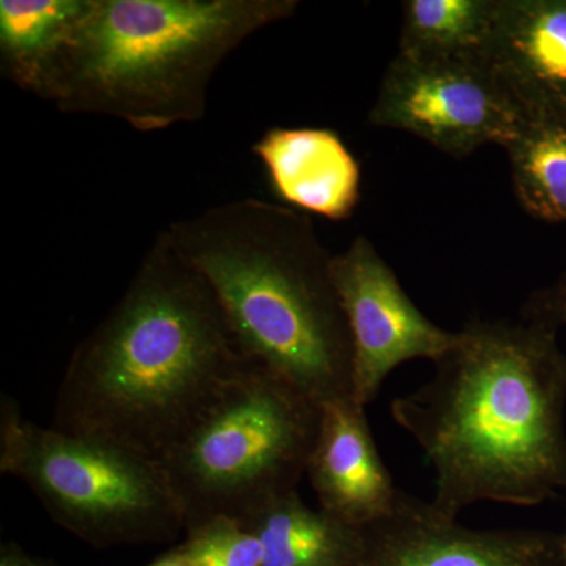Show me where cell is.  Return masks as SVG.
<instances>
[{
	"mask_svg": "<svg viewBox=\"0 0 566 566\" xmlns=\"http://www.w3.org/2000/svg\"><path fill=\"white\" fill-rule=\"evenodd\" d=\"M556 327L472 319L415 392L395 398V423L434 472L431 504H542L566 490V354Z\"/></svg>",
	"mask_w": 566,
	"mask_h": 566,
	"instance_id": "cell-1",
	"label": "cell"
},
{
	"mask_svg": "<svg viewBox=\"0 0 566 566\" xmlns=\"http://www.w3.org/2000/svg\"><path fill=\"white\" fill-rule=\"evenodd\" d=\"M251 364L210 285L161 232L120 300L71 354L52 427L159 463Z\"/></svg>",
	"mask_w": 566,
	"mask_h": 566,
	"instance_id": "cell-2",
	"label": "cell"
},
{
	"mask_svg": "<svg viewBox=\"0 0 566 566\" xmlns=\"http://www.w3.org/2000/svg\"><path fill=\"white\" fill-rule=\"evenodd\" d=\"M164 233L210 285L249 363L316 403L353 398L352 334L311 218L245 197Z\"/></svg>",
	"mask_w": 566,
	"mask_h": 566,
	"instance_id": "cell-3",
	"label": "cell"
},
{
	"mask_svg": "<svg viewBox=\"0 0 566 566\" xmlns=\"http://www.w3.org/2000/svg\"><path fill=\"white\" fill-rule=\"evenodd\" d=\"M297 0H88L32 95L65 114L117 118L140 133L202 120L212 77Z\"/></svg>",
	"mask_w": 566,
	"mask_h": 566,
	"instance_id": "cell-4",
	"label": "cell"
},
{
	"mask_svg": "<svg viewBox=\"0 0 566 566\" xmlns=\"http://www.w3.org/2000/svg\"><path fill=\"white\" fill-rule=\"evenodd\" d=\"M322 405L251 364L159 460L180 506L185 534L216 520H251L297 491L307 471Z\"/></svg>",
	"mask_w": 566,
	"mask_h": 566,
	"instance_id": "cell-5",
	"label": "cell"
},
{
	"mask_svg": "<svg viewBox=\"0 0 566 566\" xmlns=\"http://www.w3.org/2000/svg\"><path fill=\"white\" fill-rule=\"evenodd\" d=\"M0 472L25 483L59 526L98 549L185 535L158 461L103 439L40 427L9 397L0 401Z\"/></svg>",
	"mask_w": 566,
	"mask_h": 566,
	"instance_id": "cell-6",
	"label": "cell"
},
{
	"mask_svg": "<svg viewBox=\"0 0 566 566\" xmlns=\"http://www.w3.org/2000/svg\"><path fill=\"white\" fill-rule=\"evenodd\" d=\"M524 118L482 59L397 52L368 120L415 134L438 150L463 158L488 144L505 148Z\"/></svg>",
	"mask_w": 566,
	"mask_h": 566,
	"instance_id": "cell-7",
	"label": "cell"
},
{
	"mask_svg": "<svg viewBox=\"0 0 566 566\" xmlns=\"http://www.w3.org/2000/svg\"><path fill=\"white\" fill-rule=\"evenodd\" d=\"M331 274L353 345V398L364 408L395 368L441 359L458 333L442 329L412 303L374 243L357 234L331 259Z\"/></svg>",
	"mask_w": 566,
	"mask_h": 566,
	"instance_id": "cell-8",
	"label": "cell"
},
{
	"mask_svg": "<svg viewBox=\"0 0 566 566\" xmlns=\"http://www.w3.org/2000/svg\"><path fill=\"white\" fill-rule=\"evenodd\" d=\"M356 566H566V560L558 534L476 531L401 491L389 516L363 527Z\"/></svg>",
	"mask_w": 566,
	"mask_h": 566,
	"instance_id": "cell-9",
	"label": "cell"
},
{
	"mask_svg": "<svg viewBox=\"0 0 566 566\" xmlns=\"http://www.w3.org/2000/svg\"><path fill=\"white\" fill-rule=\"evenodd\" d=\"M305 475L323 512L359 528L389 516L401 493L379 455L365 408L354 398L322 405Z\"/></svg>",
	"mask_w": 566,
	"mask_h": 566,
	"instance_id": "cell-10",
	"label": "cell"
},
{
	"mask_svg": "<svg viewBox=\"0 0 566 566\" xmlns=\"http://www.w3.org/2000/svg\"><path fill=\"white\" fill-rule=\"evenodd\" d=\"M524 115H566V0H497L482 55Z\"/></svg>",
	"mask_w": 566,
	"mask_h": 566,
	"instance_id": "cell-11",
	"label": "cell"
},
{
	"mask_svg": "<svg viewBox=\"0 0 566 566\" xmlns=\"http://www.w3.org/2000/svg\"><path fill=\"white\" fill-rule=\"evenodd\" d=\"M271 188L297 210L329 221L352 218L360 200V166L337 133L271 128L252 145Z\"/></svg>",
	"mask_w": 566,
	"mask_h": 566,
	"instance_id": "cell-12",
	"label": "cell"
},
{
	"mask_svg": "<svg viewBox=\"0 0 566 566\" xmlns=\"http://www.w3.org/2000/svg\"><path fill=\"white\" fill-rule=\"evenodd\" d=\"M243 524L262 545L263 566H356L363 551V528L311 509L297 491Z\"/></svg>",
	"mask_w": 566,
	"mask_h": 566,
	"instance_id": "cell-13",
	"label": "cell"
},
{
	"mask_svg": "<svg viewBox=\"0 0 566 566\" xmlns=\"http://www.w3.org/2000/svg\"><path fill=\"white\" fill-rule=\"evenodd\" d=\"M88 0H0V69L31 93L36 77L87 11Z\"/></svg>",
	"mask_w": 566,
	"mask_h": 566,
	"instance_id": "cell-14",
	"label": "cell"
},
{
	"mask_svg": "<svg viewBox=\"0 0 566 566\" xmlns=\"http://www.w3.org/2000/svg\"><path fill=\"white\" fill-rule=\"evenodd\" d=\"M521 207L545 222H566V115H527L505 147Z\"/></svg>",
	"mask_w": 566,
	"mask_h": 566,
	"instance_id": "cell-15",
	"label": "cell"
},
{
	"mask_svg": "<svg viewBox=\"0 0 566 566\" xmlns=\"http://www.w3.org/2000/svg\"><path fill=\"white\" fill-rule=\"evenodd\" d=\"M495 10L497 0H406L398 52L480 59Z\"/></svg>",
	"mask_w": 566,
	"mask_h": 566,
	"instance_id": "cell-16",
	"label": "cell"
},
{
	"mask_svg": "<svg viewBox=\"0 0 566 566\" xmlns=\"http://www.w3.org/2000/svg\"><path fill=\"white\" fill-rule=\"evenodd\" d=\"M177 546L191 566H263L259 538L240 521L227 517L191 528Z\"/></svg>",
	"mask_w": 566,
	"mask_h": 566,
	"instance_id": "cell-17",
	"label": "cell"
},
{
	"mask_svg": "<svg viewBox=\"0 0 566 566\" xmlns=\"http://www.w3.org/2000/svg\"><path fill=\"white\" fill-rule=\"evenodd\" d=\"M524 319L547 324L556 329L566 324V274L528 300Z\"/></svg>",
	"mask_w": 566,
	"mask_h": 566,
	"instance_id": "cell-18",
	"label": "cell"
},
{
	"mask_svg": "<svg viewBox=\"0 0 566 566\" xmlns=\"http://www.w3.org/2000/svg\"><path fill=\"white\" fill-rule=\"evenodd\" d=\"M0 566H61L55 562L31 556L18 543H3L0 547Z\"/></svg>",
	"mask_w": 566,
	"mask_h": 566,
	"instance_id": "cell-19",
	"label": "cell"
},
{
	"mask_svg": "<svg viewBox=\"0 0 566 566\" xmlns=\"http://www.w3.org/2000/svg\"><path fill=\"white\" fill-rule=\"evenodd\" d=\"M148 566H191L188 558L181 553L180 547L174 546L172 549L164 553L163 556L155 558Z\"/></svg>",
	"mask_w": 566,
	"mask_h": 566,
	"instance_id": "cell-20",
	"label": "cell"
},
{
	"mask_svg": "<svg viewBox=\"0 0 566 566\" xmlns=\"http://www.w3.org/2000/svg\"><path fill=\"white\" fill-rule=\"evenodd\" d=\"M558 535H560L562 551H564V556H565V560H566V527H565V531Z\"/></svg>",
	"mask_w": 566,
	"mask_h": 566,
	"instance_id": "cell-21",
	"label": "cell"
}]
</instances>
